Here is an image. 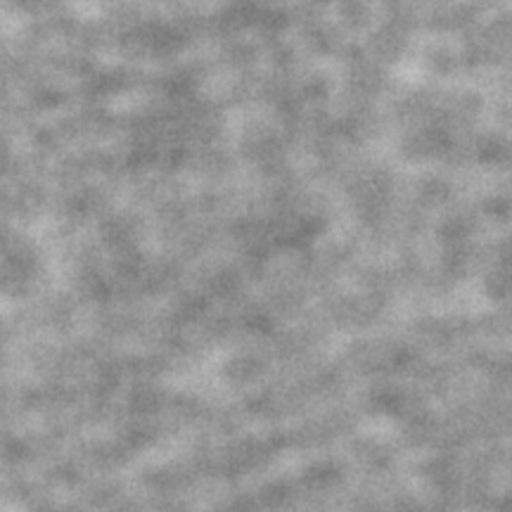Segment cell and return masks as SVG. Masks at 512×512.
Wrapping results in <instances>:
<instances>
[]
</instances>
